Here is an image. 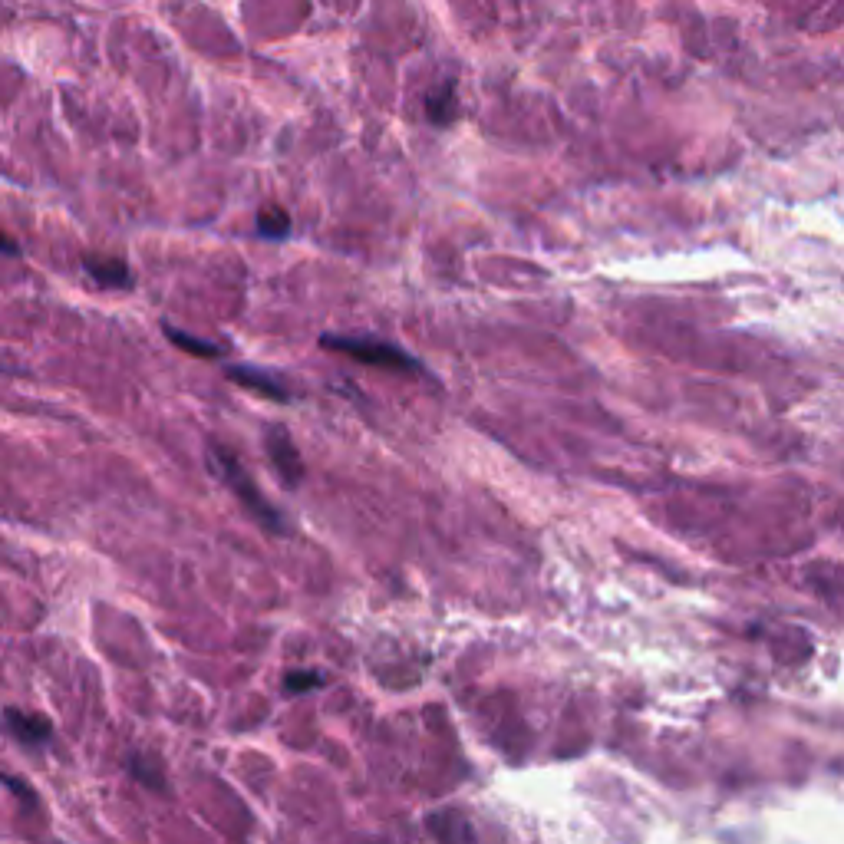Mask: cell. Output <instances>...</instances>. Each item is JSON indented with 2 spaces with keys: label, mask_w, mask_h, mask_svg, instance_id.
Returning a JSON list of instances; mask_svg holds the SVG:
<instances>
[{
  "label": "cell",
  "mask_w": 844,
  "mask_h": 844,
  "mask_svg": "<svg viewBox=\"0 0 844 844\" xmlns=\"http://www.w3.org/2000/svg\"><path fill=\"white\" fill-rule=\"evenodd\" d=\"M208 462L215 465V472L221 475V482H225L231 492H235V498L244 505V512L254 515V521H258L261 528H268L271 535H284V518L281 512H274V508L264 502V495L258 492V485H254V479L248 475V469L238 462V455L235 452H228L225 446H218V442H211L208 446Z\"/></svg>",
  "instance_id": "obj_1"
},
{
  "label": "cell",
  "mask_w": 844,
  "mask_h": 844,
  "mask_svg": "<svg viewBox=\"0 0 844 844\" xmlns=\"http://www.w3.org/2000/svg\"><path fill=\"white\" fill-rule=\"evenodd\" d=\"M320 347L347 353V357L373 366H386V370H419V360L409 357L406 350H399L396 343L380 340V337H353V333H324Z\"/></svg>",
  "instance_id": "obj_2"
},
{
  "label": "cell",
  "mask_w": 844,
  "mask_h": 844,
  "mask_svg": "<svg viewBox=\"0 0 844 844\" xmlns=\"http://www.w3.org/2000/svg\"><path fill=\"white\" fill-rule=\"evenodd\" d=\"M264 446H268V455L274 462V469L281 472L284 485H301L304 479V462H301V452H297L291 432L284 426H271L268 436H264Z\"/></svg>",
  "instance_id": "obj_3"
},
{
  "label": "cell",
  "mask_w": 844,
  "mask_h": 844,
  "mask_svg": "<svg viewBox=\"0 0 844 844\" xmlns=\"http://www.w3.org/2000/svg\"><path fill=\"white\" fill-rule=\"evenodd\" d=\"M4 726L20 746H30V749L43 746V742H50V736H53V726L47 716L24 713V709H4Z\"/></svg>",
  "instance_id": "obj_4"
},
{
  "label": "cell",
  "mask_w": 844,
  "mask_h": 844,
  "mask_svg": "<svg viewBox=\"0 0 844 844\" xmlns=\"http://www.w3.org/2000/svg\"><path fill=\"white\" fill-rule=\"evenodd\" d=\"M228 380H235V383L248 386V390H254V393L268 396V399H274V403H287V399H291L287 386L277 380L274 373L258 370V366H228Z\"/></svg>",
  "instance_id": "obj_5"
},
{
  "label": "cell",
  "mask_w": 844,
  "mask_h": 844,
  "mask_svg": "<svg viewBox=\"0 0 844 844\" xmlns=\"http://www.w3.org/2000/svg\"><path fill=\"white\" fill-rule=\"evenodd\" d=\"M83 271L93 277L99 287H129L132 271L122 258H106V254H86Z\"/></svg>",
  "instance_id": "obj_6"
},
{
  "label": "cell",
  "mask_w": 844,
  "mask_h": 844,
  "mask_svg": "<svg viewBox=\"0 0 844 844\" xmlns=\"http://www.w3.org/2000/svg\"><path fill=\"white\" fill-rule=\"evenodd\" d=\"M426 113L436 126H449V122L459 116V99H455V83L446 80L439 90H432L426 96Z\"/></svg>",
  "instance_id": "obj_7"
},
{
  "label": "cell",
  "mask_w": 844,
  "mask_h": 844,
  "mask_svg": "<svg viewBox=\"0 0 844 844\" xmlns=\"http://www.w3.org/2000/svg\"><path fill=\"white\" fill-rule=\"evenodd\" d=\"M165 337H169L179 350L192 353V357H221V347H215V343H208V340H198V337H192V333L165 327Z\"/></svg>",
  "instance_id": "obj_8"
},
{
  "label": "cell",
  "mask_w": 844,
  "mask_h": 844,
  "mask_svg": "<svg viewBox=\"0 0 844 844\" xmlns=\"http://www.w3.org/2000/svg\"><path fill=\"white\" fill-rule=\"evenodd\" d=\"M258 231L264 238L277 241L291 231V218H287V211H281L277 205H268V208H261V215H258Z\"/></svg>",
  "instance_id": "obj_9"
},
{
  "label": "cell",
  "mask_w": 844,
  "mask_h": 844,
  "mask_svg": "<svg viewBox=\"0 0 844 844\" xmlns=\"http://www.w3.org/2000/svg\"><path fill=\"white\" fill-rule=\"evenodd\" d=\"M287 693H304V690H314L320 683V673L307 670V673H287Z\"/></svg>",
  "instance_id": "obj_10"
},
{
  "label": "cell",
  "mask_w": 844,
  "mask_h": 844,
  "mask_svg": "<svg viewBox=\"0 0 844 844\" xmlns=\"http://www.w3.org/2000/svg\"><path fill=\"white\" fill-rule=\"evenodd\" d=\"M0 254H14V258L20 254V244L10 235H4V231H0Z\"/></svg>",
  "instance_id": "obj_11"
}]
</instances>
